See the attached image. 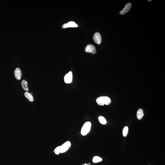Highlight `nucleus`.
I'll list each match as a JSON object with an SVG mask.
<instances>
[{
    "mask_svg": "<svg viewBox=\"0 0 165 165\" xmlns=\"http://www.w3.org/2000/svg\"><path fill=\"white\" fill-rule=\"evenodd\" d=\"M96 102L98 105H103L105 104L106 105H109L111 103V100L109 97L105 96H102L99 97L96 99Z\"/></svg>",
    "mask_w": 165,
    "mask_h": 165,
    "instance_id": "obj_1",
    "label": "nucleus"
},
{
    "mask_svg": "<svg viewBox=\"0 0 165 165\" xmlns=\"http://www.w3.org/2000/svg\"><path fill=\"white\" fill-rule=\"evenodd\" d=\"M91 123L89 121H87L84 124L81 128V133L82 135H87L90 131L91 127Z\"/></svg>",
    "mask_w": 165,
    "mask_h": 165,
    "instance_id": "obj_2",
    "label": "nucleus"
},
{
    "mask_svg": "<svg viewBox=\"0 0 165 165\" xmlns=\"http://www.w3.org/2000/svg\"><path fill=\"white\" fill-rule=\"evenodd\" d=\"M71 146V143L70 141H67L60 146V153H62L66 152Z\"/></svg>",
    "mask_w": 165,
    "mask_h": 165,
    "instance_id": "obj_3",
    "label": "nucleus"
},
{
    "mask_svg": "<svg viewBox=\"0 0 165 165\" xmlns=\"http://www.w3.org/2000/svg\"><path fill=\"white\" fill-rule=\"evenodd\" d=\"M64 81L65 83H70L72 81V73L71 71L70 72L65 75L64 78Z\"/></svg>",
    "mask_w": 165,
    "mask_h": 165,
    "instance_id": "obj_4",
    "label": "nucleus"
},
{
    "mask_svg": "<svg viewBox=\"0 0 165 165\" xmlns=\"http://www.w3.org/2000/svg\"><path fill=\"white\" fill-rule=\"evenodd\" d=\"M85 51L86 52L95 54L96 52V50L94 46L91 44H88L85 48Z\"/></svg>",
    "mask_w": 165,
    "mask_h": 165,
    "instance_id": "obj_5",
    "label": "nucleus"
},
{
    "mask_svg": "<svg viewBox=\"0 0 165 165\" xmlns=\"http://www.w3.org/2000/svg\"><path fill=\"white\" fill-rule=\"evenodd\" d=\"M93 39L94 42L97 44H100L102 41L101 37L100 34L98 32L95 33L93 35Z\"/></svg>",
    "mask_w": 165,
    "mask_h": 165,
    "instance_id": "obj_6",
    "label": "nucleus"
},
{
    "mask_svg": "<svg viewBox=\"0 0 165 165\" xmlns=\"http://www.w3.org/2000/svg\"><path fill=\"white\" fill-rule=\"evenodd\" d=\"M132 4L130 3H129L126 4L124 8L120 12V14L121 15H123L128 12L131 8Z\"/></svg>",
    "mask_w": 165,
    "mask_h": 165,
    "instance_id": "obj_7",
    "label": "nucleus"
},
{
    "mask_svg": "<svg viewBox=\"0 0 165 165\" xmlns=\"http://www.w3.org/2000/svg\"><path fill=\"white\" fill-rule=\"evenodd\" d=\"M78 25L73 21H70L67 23L63 24L62 26L63 29L69 27H77Z\"/></svg>",
    "mask_w": 165,
    "mask_h": 165,
    "instance_id": "obj_8",
    "label": "nucleus"
},
{
    "mask_svg": "<svg viewBox=\"0 0 165 165\" xmlns=\"http://www.w3.org/2000/svg\"><path fill=\"white\" fill-rule=\"evenodd\" d=\"M14 76L18 80H20L22 76L21 70L19 68H16L14 72Z\"/></svg>",
    "mask_w": 165,
    "mask_h": 165,
    "instance_id": "obj_9",
    "label": "nucleus"
},
{
    "mask_svg": "<svg viewBox=\"0 0 165 165\" xmlns=\"http://www.w3.org/2000/svg\"><path fill=\"white\" fill-rule=\"evenodd\" d=\"M144 116V112L143 110L142 109H139L137 113V116L138 119H141Z\"/></svg>",
    "mask_w": 165,
    "mask_h": 165,
    "instance_id": "obj_10",
    "label": "nucleus"
},
{
    "mask_svg": "<svg viewBox=\"0 0 165 165\" xmlns=\"http://www.w3.org/2000/svg\"><path fill=\"white\" fill-rule=\"evenodd\" d=\"M25 97L28 99L29 101L31 102L33 101L34 98L32 94L27 92L25 93Z\"/></svg>",
    "mask_w": 165,
    "mask_h": 165,
    "instance_id": "obj_11",
    "label": "nucleus"
},
{
    "mask_svg": "<svg viewBox=\"0 0 165 165\" xmlns=\"http://www.w3.org/2000/svg\"><path fill=\"white\" fill-rule=\"evenodd\" d=\"M21 85L22 86L23 89L26 91H29L28 88V82L27 81L25 80H23L22 81Z\"/></svg>",
    "mask_w": 165,
    "mask_h": 165,
    "instance_id": "obj_12",
    "label": "nucleus"
},
{
    "mask_svg": "<svg viewBox=\"0 0 165 165\" xmlns=\"http://www.w3.org/2000/svg\"><path fill=\"white\" fill-rule=\"evenodd\" d=\"M98 120L99 122L102 124H105L107 123V121L105 118L103 116H100L98 117Z\"/></svg>",
    "mask_w": 165,
    "mask_h": 165,
    "instance_id": "obj_13",
    "label": "nucleus"
},
{
    "mask_svg": "<svg viewBox=\"0 0 165 165\" xmlns=\"http://www.w3.org/2000/svg\"><path fill=\"white\" fill-rule=\"evenodd\" d=\"M102 159L101 157L99 156H95L93 158V161L94 163H97L101 162L102 161Z\"/></svg>",
    "mask_w": 165,
    "mask_h": 165,
    "instance_id": "obj_14",
    "label": "nucleus"
},
{
    "mask_svg": "<svg viewBox=\"0 0 165 165\" xmlns=\"http://www.w3.org/2000/svg\"><path fill=\"white\" fill-rule=\"evenodd\" d=\"M128 128L127 126H125L124 128L123 131V134L124 137L126 136L128 132Z\"/></svg>",
    "mask_w": 165,
    "mask_h": 165,
    "instance_id": "obj_15",
    "label": "nucleus"
},
{
    "mask_svg": "<svg viewBox=\"0 0 165 165\" xmlns=\"http://www.w3.org/2000/svg\"><path fill=\"white\" fill-rule=\"evenodd\" d=\"M54 152L57 155H59L60 153V146H59L56 148L54 150Z\"/></svg>",
    "mask_w": 165,
    "mask_h": 165,
    "instance_id": "obj_16",
    "label": "nucleus"
},
{
    "mask_svg": "<svg viewBox=\"0 0 165 165\" xmlns=\"http://www.w3.org/2000/svg\"><path fill=\"white\" fill-rule=\"evenodd\" d=\"M82 165H90L89 164H84Z\"/></svg>",
    "mask_w": 165,
    "mask_h": 165,
    "instance_id": "obj_17",
    "label": "nucleus"
},
{
    "mask_svg": "<svg viewBox=\"0 0 165 165\" xmlns=\"http://www.w3.org/2000/svg\"><path fill=\"white\" fill-rule=\"evenodd\" d=\"M152 1V0H148V1H150V2H151Z\"/></svg>",
    "mask_w": 165,
    "mask_h": 165,
    "instance_id": "obj_18",
    "label": "nucleus"
}]
</instances>
